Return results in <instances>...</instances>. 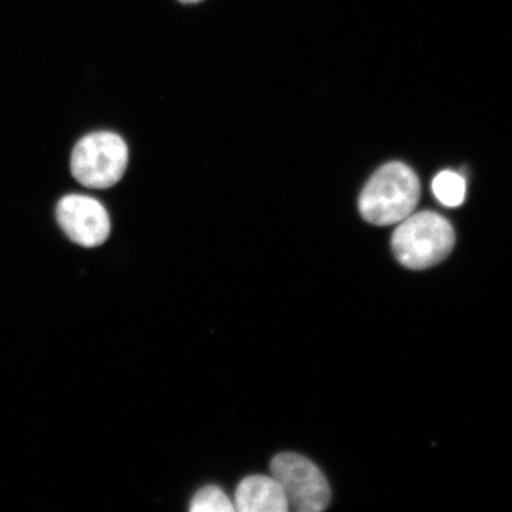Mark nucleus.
Here are the masks:
<instances>
[{
  "label": "nucleus",
  "instance_id": "7ed1b4c3",
  "mask_svg": "<svg viewBox=\"0 0 512 512\" xmlns=\"http://www.w3.org/2000/svg\"><path fill=\"white\" fill-rule=\"evenodd\" d=\"M128 147L117 133L88 134L75 145L70 170L76 181L91 189H108L123 178Z\"/></svg>",
  "mask_w": 512,
  "mask_h": 512
},
{
  "label": "nucleus",
  "instance_id": "423d86ee",
  "mask_svg": "<svg viewBox=\"0 0 512 512\" xmlns=\"http://www.w3.org/2000/svg\"><path fill=\"white\" fill-rule=\"evenodd\" d=\"M235 510L240 512H287L283 488L273 477L254 475L242 479L235 492Z\"/></svg>",
  "mask_w": 512,
  "mask_h": 512
},
{
  "label": "nucleus",
  "instance_id": "f03ea898",
  "mask_svg": "<svg viewBox=\"0 0 512 512\" xmlns=\"http://www.w3.org/2000/svg\"><path fill=\"white\" fill-rule=\"evenodd\" d=\"M456 235L452 224L433 211L409 215L395 229L393 252L400 264L421 271L438 265L452 252Z\"/></svg>",
  "mask_w": 512,
  "mask_h": 512
},
{
  "label": "nucleus",
  "instance_id": "0eeeda50",
  "mask_svg": "<svg viewBox=\"0 0 512 512\" xmlns=\"http://www.w3.org/2000/svg\"><path fill=\"white\" fill-rule=\"evenodd\" d=\"M432 189L437 200L446 207H459L465 200V179L456 172H440L434 178Z\"/></svg>",
  "mask_w": 512,
  "mask_h": 512
},
{
  "label": "nucleus",
  "instance_id": "1a4fd4ad",
  "mask_svg": "<svg viewBox=\"0 0 512 512\" xmlns=\"http://www.w3.org/2000/svg\"><path fill=\"white\" fill-rule=\"evenodd\" d=\"M179 2L190 4L201 2V0H179Z\"/></svg>",
  "mask_w": 512,
  "mask_h": 512
},
{
  "label": "nucleus",
  "instance_id": "39448f33",
  "mask_svg": "<svg viewBox=\"0 0 512 512\" xmlns=\"http://www.w3.org/2000/svg\"><path fill=\"white\" fill-rule=\"evenodd\" d=\"M56 217L68 238L82 247H98L111 234L110 215L106 208L91 196H64L57 204Z\"/></svg>",
  "mask_w": 512,
  "mask_h": 512
},
{
  "label": "nucleus",
  "instance_id": "6e6552de",
  "mask_svg": "<svg viewBox=\"0 0 512 512\" xmlns=\"http://www.w3.org/2000/svg\"><path fill=\"white\" fill-rule=\"evenodd\" d=\"M189 509L192 512H233L235 507L219 486L207 485L196 492Z\"/></svg>",
  "mask_w": 512,
  "mask_h": 512
},
{
  "label": "nucleus",
  "instance_id": "f257e3e1",
  "mask_svg": "<svg viewBox=\"0 0 512 512\" xmlns=\"http://www.w3.org/2000/svg\"><path fill=\"white\" fill-rule=\"evenodd\" d=\"M420 197V182L412 169L389 163L377 170L360 197L363 219L375 226H390L412 215Z\"/></svg>",
  "mask_w": 512,
  "mask_h": 512
},
{
  "label": "nucleus",
  "instance_id": "20e7f679",
  "mask_svg": "<svg viewBox=\"0 0 512 512\" xmlns=\"http://www.w3.org/2000/svg\"><path fill=\"white\" fill-rule=\"evenodd\" d=\"M272 477L285 492L290 508L319 512L328 508L331 491L323 472L298 453H279L271 462Z\"/></svg>",
  "mask_w": 512,
  "mask_h": 512
}]
</instances>
